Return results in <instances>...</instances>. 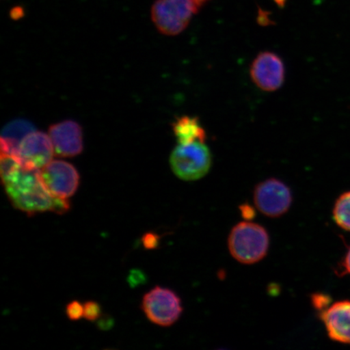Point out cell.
<instances>
[{
  "mask_svg": "<svg viewBox=\"0 0 350 350\" xmlns=\"http://www.w3.org/2000/svg\"><path fill=\"white\" fill-rule=\"evenodd\" d=\"M1 178L13 206L29 215L53 212L64 214L70 209L68 200L52 196L44 186L40 170L24 167L16 157L1 153Z\"/></svg>",
  "mask_w": 350,
  "mask_h": 350,
  "instance_id": "1",
  "label": "cell"
},
{
  "mask_svg": "<svg viewBox=\"0 0 350 350\" xmlns=\"http://www.w3.org/2000/svg\"><path fill=\"white\" fill-rule=\"evenodd\" d=\"M228 248L230 255L241 264H256L269 252L268 231L256 223L240 222L230 231Z\"/></svg>",
  "mask_w": 350,
  "mask_h": 350,
  "instance_id": "2",
  "label": "cell"
},
{
  "mask_svg": "<svg viewBox=\"0 0 350 350\" xmlns=\"http://www.w3.org/2000/svg\"><path fill=\"white\" fill-rule=\"evenodd\" d=\"M170 164L174 174L181 180H199L211 169V152L204 142L178 144L170 155Z\"/></svg>",
  "mask_w": 350,
  "mask_h": 350,
  "instance_id": "3",
  "label": "cell"
},
{
  "mask_svg": "<svg viewBox=\"0 0 350 350\" xmlns=\"http://www.w3.org/2000/svg\"><path fill=\"white\" fill-rule=\"evenodd\" d=\"M200 6L195 0H157L152 8V19L159 32L175 36L187 27Z\"/></svg>",
  "mask_w": 350,
  "mask_h": 350,
  "instance_id": "4",
  "label": "cell"
},
{
  "mask_svg": "<svg viewBox=\"0 0 350 350\" xmlns=\"http://www.w3.org/2000/svg\"><path fill=\"white\" fill-rule=\"evenodd\" d=\"M142 310L148 321L161 327H170L183 313L180 297L170 288L157 286L143 297Z\"/></svg>",
  "mask_w": 350,
  "mask_h": 350,
  "instance_id": "5",
  "label": "cell"
},
{
  "mask_svg": "<svg viewBox=\"0 0 350 350\" xmlns=\"http://www.w3.org/2000/svg\"><path fill=\"white\" fill-rule=\"evenodd\" d=\"M254 203L265 216L280 217L291 208L292 192L286 183L271 178L257 185L254 190Z\"/></svg>",
  "mask_w": 350,
  "mask_h": 350,
  "instance_id": "6",
  "label": "cell"
},
{
  "mask_svg": "<svg viewBox=\"0 0 350 350\" xmlns=\"http://www.w3.org/2000/svg\"><path fill=\"white\" fill-rule=\"evenodd\" d=\"M44 186L52 196L68 200L76 193L80 175L75 166L60 160H52L40 170Z\"/></svg>",
  "mask_w": 350,
  "mask_h": 350,
  "instance_id": "7",
  "label": "cell"
},
{
  "mask_svg": "<svg viewBox=\"0 0 350 350\" xmlns=\"http://www.w3.org/2000/svg\"><path fill=\"white\" fill-rule=\"evenodd\" d=\"M55 153L49 135L34 131L22 141L18 150L13 157L25 168L41 170L51 163Z\"/></svg>",
  "mask_w": 350,
  "mask_h": 350,
  "instance_id": "8",
  "label": "cell"
},
{
  "mask_svg": "<svg viewBox=\"0 0 350 350\" xmlns=\"http://www.w3.org/2000/svg\"><path fill=\"white\" fill-rule=\"evenodd\" d=\"M284 65L273 52L265 51L258 55L250 68V75L256 85L262 91L274 92L284 81Z\"/></svg>",
  "mask_w": 350,
  "mask_h": 350,
  "instance_id": "9",
  "label": "cell"
},
{
  "mask_svg": "<svg viewBox=\"0 0 350 350\" xmlns=\"http://www.w3.org/2000/svg\"><path fill=\"white\" fill-rule=\"evenodd\" d=\"M48 135L53 143L56 155L73 157L83 151L82 129L75 121L66 120L51 125Z\"/></svg>",
  "mask_w": 350,
  "mask_h": 350,
  "instance_id": "10",
  "label": "cell"
},
{
  "mask_svg": "<svg viewBox=\"0 0 350 350\" xmlns=\"http://www.w3.org/2000/svg\"><path fill=\"white\" fill-rule=\"evenodd\" d=\"M319 318L332 340L350 344V301H340L328 306L321 310Z\"/></svg>",
  "mask_w": 350,
  "mask_h": 350,
  "instance_id": "11",
  "label": "cell"
},
{
  "mask_svg": "<svg viewBox=\"0 0 350 350\" xmlns=\"http://www.w3.org/2000/svg\"><path fill=\"white\" fill-rule=\"evenodd\" d=\"M34 131V125L27 120L17 119L8 122L1 133V153L15 156L22 141Z\"/></svg>",
  "mask_w": 350,
  "mask_h": 350,
  "instance_id": "12",
  "label": "cell"
},
{
  "mask_svg": "<svg viewBox=\"0 0 350 350\" xmlns=\"http://www.w3.org/2000/svg\"><path fill=\"white\" fill-rule=\"evenodd\" d=\"M173 131L180 144L204 142L206 139V133L196 117L178 118L173 124Z\"/></svg>",
  "mask_w": 350,
  "mask_h": 350,
  "instance_id": "13",
  "label": "cell"
},
{
  "mask_svg": "<svg viewBox=\"0 0 350 350\" xmlns=\"http://www.w3.org/2000/svg\"><path fill=\"white\" fill-rule=\"evenodd\" d=\"M334 218L341 229L350 231V191L345 192L336 200Z\"/></svg>",
  "mask_w": 350,
  "mask_h": 350,
  "instance_id": "14",
  "label": "cell"
},
{
  "mask_svg": "<svg viewBox=\"0 0 350 350\" xmlns=\"http://www.w3.org/2000/svg\"><path fill=\"white\" fill-rule=\"evenodd\" d=\"M102 314L100 306L94 301H86L84 304V318L87 321L94 322L98 321Z\"/></svg>",
  "mask_w": 350,
  "mask_h": 350,
  "instance_id": "15",
  "label": "cell"
},
{
  "mask_svg": "<svg viewBox=\"0 0 350 350\" xmlns=\"http://www.w3.org/2000/svg\"><path fill=\"white\" fill-rule=\"evenodd\" d=\"M66 314L71 321H77L84 317V304L80 301H73L66 308Z\"/></svg>",
  "mask_w": 350,
  "mask_h": 350,
  "instance_id": "16",
  "label": "cell"
},
{
  "mask_svg": "<svg viewBox=\"0 0 350 350\" xmlns=\"http://www.w3.org/2000/svg\"><path fill=\"white\" fill-rule=\"evenodd\" d=\"M312 303L317 310H323L328 308L330 304V297L325 295H314L312 296Z\"/></svg>",
  "mask_w": 350,
  "mask_h": 350,
  "instance_id": "17",
  "label": "cell"
},
{
  "mask_svg": "<svg viewBox=\"0 0 350 350\" xmlns=\"http://www.w3.org/2000/svg\"><path fill=\"white\" fill-rule=\"evenodd\" d=\"M159 236L153 234V233H148L143 237V244L144 247L147 249H154L157 246H159Z\"/></svg>",
  "mask_w": 350,
  "mask_h": 350,
  "instance_id": "18",
  "label": "cell"
},
{
  "mask_svg": "<svg viewBox=\"0 0 350 350\" xmlns=\"http://www.w3.org/2000/svg\"><path fill=\"white\" fill-rule=\"evenodd\" d=\"M240 211L245 220L251 221L256 216L255 210L248 204L241 205Z\"/></svg>",
  "mask_w": 350,
  "mask_h": 350,
  "instance_id": "19",
  "label": "cell"
},
{
  "mask_svg": "<svg viewBox=\"0 0 350 350\" xmlns=\"http://www.w3.org/2000/svg\"><path fill=\"white\" fill-rule=\"evenodd\" d=\"M144 279V275L141 272H135L131 274L130 275V284H138L139 282H142Z\"/></svg>",
  "mask_w": 350,
  "mask_h": 350,
  "instance_id": "20",
  "label": "cell"
},
{
  "mask_svg": "<svg viewBox=\"0 0 350 350\" xmlns=\"http://www.w3.org/2000/svg\"><path fill=\"white\" fill-rule=\"evenodd\" d=\"M343 268L342 273L343 274L349 273L350 274V247L349 249V251L347 254V256H345L344 261L342 262V265H341Z\"/></svg>",
  "mask_w": 350,
  "mask_h": 350,
  "instance_id": "21",
  "label": "cell"
},
{
  "mask_svg": "<svg viewBox=\"0 0 350 350\" xmlns=\"http://www.w3.org/2000/svg\"><path fill=\"white\" fill-rule=\"evenodd\" d=\"M99 325H100V326H102L103 329H106L107 326L108 327H111V319L105 318V319H100V321L99 322Z\"/></svg>",
  "mask_w": 350,
  "mask_h": 350,
  "instance_id": "22",
  "label": "cell"
},
{
  "mask_svg": "<svg viewBox=\"0 0 350 350\" xmlns=\"http://www.w3.org/2000/svg\"><path fill=\"white\" fill-rule=\"evenodd\" d=\"M12 17L13 18H19L22 14H23V12L21 11V8H15V10H13L12 11Z\"/></svg>",
  "mask_w": 350,
  "mask_h": 350,
  "instance_id": "23",
  "label": "cell"
},
{
  "mask_svg": "<svg viewBox=\"0 0 350 350\" xmlns=\"http://www.w3.org/2000/svg\"><path fill=\"white\" fill-rule=\"evenodd\" d=\"M275 2L278 3V5L283 6L284 3V0H275Z\"/></svg>",
  "mask_w": 350,
  "mask_h": 350,
  "instance_id": "24",
  "label": "cell"
},
{
  "mask_svg": "<svg viewBox=\"0 0 350 350\" xmlns=\"http://www.w3.org/2000/svg\"><path fill=\"white\" fill-rule=\"evenodd\" d=\"M196 2L200 4H202L203 3H204L205 1H207V0H195Z\"/></svg>",
  "mask_w": 350,
  "mask_h": 350,
  "instance_id": "25",
  "label": "cell"
}]
</instances>
